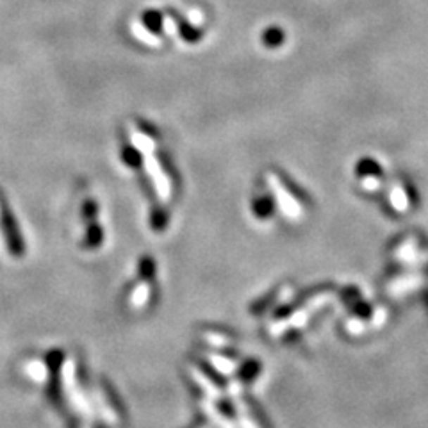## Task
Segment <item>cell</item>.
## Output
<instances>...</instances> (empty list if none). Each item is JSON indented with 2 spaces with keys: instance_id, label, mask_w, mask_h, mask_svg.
Returning <instances> with one entry per match:
<instances>
[{
  "instance_id": "obj_1",
  "label": "cell",
  "mask_w": 428,
  "mask_h": 428,
  "mask_svg": "<svg viewBox=\"0 0 428 428\" xmlns=\"http://www.w3.org/2000/svg\"><path fill=\"white\" fill-rule=\"evenodd\" d=\"M389 200H391V206H393L396 210H405L407 206H409V196H407L405 189L401 186H394L393 189H391Z\"/></svg>"
},
{
  "instance_id": "obj_2",
  "label": "cell",
  "mask_w": 428,
  "mask_h": 428,
  "mask_svg": "<svg viewBox=\"0 0 428 428\" xmlns=\"http://www.w3.org/2000/svg\"><path fill=\"white\" fill-rule=\"evenodd\" d=\"M284 38H286V34L280 31L279 27H270V29H268V31L263 34V43L266 46H272V49H275V46L282 45Z\"/></svg>"
},
{
  "instance_id": "obj_3",
  "label": "cell",
  "mask_w": 428,
  "mask_h": 428,
  "mask_svg": "<svg viewBox=\"0 0 428 428\" xmlns=\"http://www.w3.org/2000/svg\"><path fill=\"white\" fill-rule=\"evenodd\" d=\"M143 23L146 25V29L152 32H159L160 31V15L156 11H146L145 15H143Z\"/></svg>"
},
{
  "instance_id": "obj_4",
  "label": "cell",
  "mask_w": 428,
  "mask_h": 428,
  "mask_svg": "<svg viewBox=\"0 0 428 428\" xmlns=\"http://www.w3.org/2000/svg\"><path fill=\"white\" fill-rule=\"evenodd\" d=\"M179 27H180V29H179L180 34H182V38L187 39V42H196V39H199V38H202V32L196 31V29H193V27L189 25V23L180 22Z\"/></svg>"
},
{
  "instance_id": "obj_5",
  "label": "cell",
  "mask_w": 428,
  "mask_h": 428,
  "mask_svg": "<svg viewBox=\"0 0 428 428\" xmlns=\"http://www.w3.org/2000/svg\"><path fill=\"white\" fill-rule=\"evenodd\" d=\"M122 156H123V160H125L127 165H130V166H138L139 163H141V156H139V153L136 152L132 146H125L122 152Z\"/></svg>"
}]
</instances>
